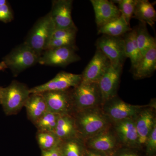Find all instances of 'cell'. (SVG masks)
Segmentation results:
<instances>
[{
  "instance_id": "13",
  "label": "cell",
  "mask_w": 156,
  "mask_h": 156,
  "mask_svg": "<svg viewBox=\"0 0 156 156\" xmlns=\"http://www.w3.org/2000/svg\"><path fill=\"white\" fill-rule=\"evenodd\" d=\"M73 2L72 0H56L52 2L49 13L55 29L76 27L72 17Z\"/></svg>"
},
{
  "instance_id": "12",
  "label": "cell",
  "mask_w": 156,
  "mask_h": 156,
  "mask_svg": "<svg viewBox=\"0 0 156 156\" xmlns=\"http://www.w3.org/2000/svg\"><path fill=\"white\" fill-rule=\"evenodd\" d=\"M123 67L111 65L98 82L102 105L116 96Z\"/></svg>"
},
{
  "instance_id": "11",
  "label": "cell",
  "mask_w": 156,
  "mask_h": 156,
  "mask_svg": "<svg viewBox=\"0 0 156 156\" xmlns=\"http://www.w3.org/2000/svg\"><path fill=\"white\" fill-rule=\"evenodd\" d=\"M72 89L41 93L47 103L48 111L59 115H72L73 109Z\"/></svg>"
},
{
  "instance_id": "20",
  "label": "cell",
  "mask_w": 156,
  "mask_h": 156,
  "mask_svg": "<svg viewBox=\"0 0 156 156\" xmlns=\"http://www.w3.org/2000/svg\"><path fill=\"white\" fill-rule=\"evenodd\" d=\"M54 132L61 141L77 137L74 119L73 115H59Z\"/></svg>"
},
{
  "instance_id": "33",
  "label": "cell",
  "mask_w": 156,
  "mask_h": 156,
  "mask_svg": "<svg viewBox=\"0 0 156 156\" xmlns=\"http://www.w3.org/2000/svg\"><path fill=\"white\" fill-rule=\"evenodd\" d=\"M112 156H140L137 152L133 148L120 147Z\"/></svg>"
},
{
  "instance_id": "9",
  "label": "cell",
  "mask_w": 156,
  "mask_h": 156,
  "mask_svg": "<svg viewBox=\"0 0 156 156\" xmlns=\"http://www.w3.org/2000/svg\"><path fill=\"white\" fill-rule=\"evenodd\" d=\"M82 82V75L62 71L44 84L30 89V94L42 93L48 91H64L73 89Z\"/></svg>"
},
{
  "instance_id": "26",
  "label": "cell",
  "mask_w": 156,
  "mask_h": 156,
  "mask_svg": "<svg viewBox=\"0 0 156 156\" xmlns=\"http://www.w3.org/2000/svg\"><path fill=\"white\" fill-rule=\"evenodd\" d=\"M36 140L41 151L51 149L61 142L54 132L49 131H37Z\"/></svg>"
},
{
  "instance_id": "22",
  "label": "cell",
  "mask_w": 156,
  "mask_h": 156,
  "mask_svg": "<svg viewBox=\"0 0 156 156\" xmlns=\"http://www.w3.org/2000/svg\"><path fill=\"white\" fill-rule=\"evenodd\" d=\"M132 29L122 15L117 19L98 29V34L109 36L119 37L131 31Z\"/></svg>"
},
{
  "instance_id": "6",
  "label": "cell",
  "mask_w": 156,
  "mask_h": 156,
  "mask_svg": "<svg viewBox=\"0 0 156 156\" xmlns=\"http://www.w3.org/2000/svg\"><path fill=\"white\" fill-rule=\"evenodd\" d=\"M147 105H132L116 96L103 104L101 108L112 124H114L123 120L135 119Z\"/></svg>"
},
{
  "instance_id": "32",
  "label": "cell",
  "mask_w": 156,
  "mask_h": 156,
  "mask_svg": "<svg viewBox=\"0 0 156 156\" xmlns=\"http://www.w3.org/2000/svg\"><path fill=\"white\" fill-rule=\"evenodd\" d=\"M14 19L13 12L8 4L0 6V21L5 23L11 22Z\"/></svg>"
},
{
  "instance_id": "27",
  "label": "cell",
  "mask_w": 156,
  "mask_h": 156,
  "mask_svg": "<svg viewBox=\"0 0 156 156\" xmlns=\"http://www.w3.org/2000/svg\"><path fill=\"white\" fill-rule=\"evenodd\" d=\"M59 115L48 111L34 125L37 131L54 132Z\"/></svg>"
},
{
  "instance_id": "2",
  "label": "cell",
  "mask_w": 156,
  "mask_h": 156,
  "mask_svg": "<svg viewBox=\"0 0 156 156\" xmlns=\"http://www.w3.org/2000/svg\"><path fill=\"white\" fill-rule=\"evenodd\" d=\"M30 89L25 84L16 80L3 88L1 105L6 115H13L20 111L30 95Z\"/></svg>"
},
{
  "instance_id": "1",
  "label": "cell",
  "mask_w": 156,
  "mask_h": 156,
  "mask_svg": "<svg viewBox=\"0 0 156 156\" xmlns=\"http://www.w3.org/2000/svg\"><path fill=\"white\" fill-rule=\"evenodd\" d=\"M74 119L78 136L85 140L112 126L101 106L75 112Z\"/></svg>"
},
{
  "instance_id": "8",
  "label": "cell",
  "mask_w": 156,
  "mask_h": 156,
  "mask_svg": "<svg viewBox=\"0 0 156 156\" xmlns=\"http://www.w3.org/2000/svg\"><path fill=\"white\" fill-rule=\"evenodd\" d=\"M76 51V46L45 50L39 57L38 63L42 65L65 67L80 60Z\"/></svg>"
},
{
  "instance_id": "19",
  "label": "cell",
  "mask_w": 156,
  "mask_h": 156,
  "mask_svg": "<svg viewBox=\"0 0 156 156\" xmlns=\"http://www.w3.org/2000/svg\"><path fill=\"white\" fill-rule=\"evenodd\" d=\"M24 107L28 119L33 124L48 111L47 103L41 93L30 94Z\"/></svg>"
},
{
  "instance_id": "17",
  "label": "cell",
  "mask_w": 156,
  "mask_h": 156,
  "mask_svg": "<svg viewBox=\"0 0 156 156\" xmlns=\"http://www.w3.org/2000/svg\"><path fill=\"white\" fill-rule=\"evenodd\" d=\"M135 119H129L114 123V132L120 144L126 147H138V137Z\"/></svg>"
},
{
  "instance_id": "36",
  "label": "cell",
  "mask_w": 156,
  "mask_h": 156,
  "mask_svg": "<svg viewBox=\"0 0 156 156\" xmlns=\"http://www.w3.org/2000/svg\"><path fill=\"white\" fill-rule=\"evenodd\" d=\"M8 68L5 62L3 61L0 62V71L5 70L6 69Z\"/></svg>"
},
{
  "instance_id": "3",
  "label": "cell",
  "mask_w": 156,
  "mask_h": 156,
  "mask_svg": "<svg viewBox=\"0 0 156 156\" xmlns=\"http://www.w3.org/2000/svg\"><path fill=\"white\" fill-rule=\"evenodd\" d=\"M55 29L50 13H48L38 20L23 43L40 56L46 50Z\"/></svg>"
},
{
  "instance_id": "35",
  "label": "cell",
  "mask_w": 156,
  "mask_h": 156,
  "mask_svg": "<svg viewBox=\"0 0 156 156\" xmlns=\"http://www.w3.org/2000/svg\"><path fill=\"white\" fill-rule=\"evenodd\" d=\"M85 156H110L102 153L89 149L87 148Z\"/></svg>"
},
{
  "instance_id": "15",
  "label": "cell",
  "mask_w": 156,
  "mask_h": 156,
  "mask_svg": "<svg viewBox=\"0 0 156 156\" xmlns=\"http://www.w3.org/2000/svg\"><path fill=\"white\" fill-rule=\"evenodd\" d=\"M152 105H147L135 119V126L138 137V147L145 146L148 136L156 124L155 114Z\"/></svg>"
},
{
  "instance_id": "21",
  "label": "cell",
  "mask_w": 156,
  "mask_h": 156,
  "mask_svg": "<svg viewBox=\"0 0 156 156\" xmlns=\"http://www.w3.org/2000/svg\"><path fill=\"white\" fill-rule=\"evenodd\" d=\"M140 23L154 26L156 20V11L148 0H136L133 17Z\"/></svg>"
},
{
  "instance_id": "37",
  "label": "cell",
  "mask_w": 156,
  "mask_h": 156,
  "mask_svg": "<svg viewBox=\"0 0 156 156\" xmlns=\"http://www.w3.org/2000/svg\"><path fill=\"white\" fill-rule=\"evenodd\" d=\"M8 4L7 1L5 0H0V6Z\"/></svg>"
},
{
  "instance_id": "31",
  "label": "cell",
  "mask_w": 156,
  "mask_h": 156,
  "mask_svg": "<svg viewBox=\"0 0 156 156\" xmlns=\"http://www.w3.org/2000/svg\"><path fill=\"white\" fill-rule=\"evenodd\" d=\"M145 146L147 155L148 156H154L156 153V124L148 136Z\"/></svg>"
},
{
  "instance_id": "23",
  "label": "cell",
  "mask_w": 156,
  "mask_h": 156,
  "mask_svg": "<svg viewBox=\"0 0 156 156\" xmlns=\"http://www.w3.org/2000/svg\"><path fill=\"white\" fill-rule=\"evenodd\" d=\"M124 40L126 57L130 59L131 69H133L142 57L136 42L135 29L126 34Z\"/></svg>"
},
{
  "instance_id": "14",
  "label": "cell",
  "mask_w": 156,
  "mask_h": 156,
  "mask_svg": "<svg viewBox=\"0 0 156 156\" xmlns=\"http://www.w3.org/2000/svg\"><path fill=\"white\" fill-rule=\"evenodd\" d=\"M111 65L108 58L96 48L94 56L81 74L82 82L98 83Z\"/></svg>"
},
{
  "instance_id": "38",
  "label": "cell",
  "mask_w": 156,
  "mask_h": 156,
  "mask_svg": "<svg viewBox=\"0 0 156 156\" xmlns=\"http://www.w3.org/2000/svg\"><path fill=\"white\" fill-rule=\"evenodd\" d=\"M3 88L2 87H0V104L1 103V101H2V95Z\"/></svg>"
},
{
  "instance_id": "25",
  "label": "cell",
  "mask_w": 156,
  "mask_h": 156,
  "mask_svg": "<svg viewBox=\"0 0 156 156\" xmlns=\"http://www.w3.org/2000/svg\"><path fill=\"white\" fill-rule=\"evenodd\" d=\"M60 147L62 156H85L87 150L83 140L78 136L62 141Z\"/></svg>"
},
{
  "instance_id": "34",
  "label": "cell",
  "mask_w": 156,
  "mask_h": 156,
  "mask_svg": "<svg viewBox=\"0 0 156 156\" xmlns=\"http://www.w3.org/2000/svg\"><path fill=\"white\" fill-rule=\"evenodd\" d=\"M41 156H62L60 144L51 149L42 151Z\"/></svg>"
},
{
  "instance_id": "30",
  "label": "cell",
  "mask_w": 156,
  "mask_h": 156,
  "mask_svg": "<svg viewBox=\"0 0 156 156\" xmlns=\"http://www.w3.org/2000/svg\"><path fill=\"white\" fill-rule=\"evenodd\" d=\"M76 38L52 39L46 50L64 47H76Z\"/></svg>"
},
{
  "instance_id": "7",
  "label": "cell",
  "mask_w": 156,
  "mask_h": 156,
  "mask_svg": "<svg viewBox=\"0 0 156 156\" xmlns=\"http://www.w3.org/2000/svg\"><path fill=\"white\" fill-rule=\"evenodd\" d=\"M96 46L108 58L112 65L123 66L127 58L124 38L102 35L97 40Z\"/></svg>"
},
{
  "instance_id": "24",
  "label": "cell",
  "mask_w": 156,
  "mask_h": 156,
  "mask_svg": "<svg viewBox=\"0 0 156 156\" xmlns=\"http://www.w3.org/2000/svg\"><path fill=\"white\" fill-rule=\"evenodd\" d=\"M135 29L136 43L142 56L153 46L156 45L155 39L149 33L145 23H140Z\"/></svg>"
},
{
  "instance_id": "5",
  "label": "cell",
  "mask_w": 156,
  "mask_h": 156,
  "mask_svg": "<svg viewBox=\"0 0 156 156\" xmlns=\"http://www.w3.org/2000/svg\"><path fill=\"white\" fill-rule=\"evenodd\" d=\"M40 56L24 43L16 47L3 58L8 68L14 76L38 63Z\"/></svg>"
},
{
  "instance_id": "18",
  "label": "cell",
  "mask_w": 156,
  "mask_h": 156,
  "mask_svg": "<svg viewBox=\"0 0 156 156\" xmlns=\"http://www.w3.org/2000/svg\"><path fill=\"white\" fill-rule=\"evenodd\" d=\"M156 69V45H154L142 56L137 65L133 69V77L141 80L149 77Z\"/></svg>"
},
{
  "instance_id": "16",
  "label": "cell",
  "mask_w": 156,
  "mask_h": 156,
  "mask_svg": "<svg viewBox=\"0 0 156 156\" xmlns=\"http://www.w3.org/2000/svg\"><path fill=\"white\" fill-rule=\"evenodd\" d=\"M98 28L119 18L121 15L118 7L113 2L108 0H91Z\"/></svg>"
},
{
  "instance_id": "4",
  "label": "cell",
  "mask_w": 156,
  "mask_h": 156,
  "mask_svg": "<svg viewBox=\"0 0 156 156\" xmlns=\"http://www.w3.org/2000/svg\"><path fill=\"white\" fill-rule=\"evenodd\" d=\"M72 96L73 113L102 105L98 83L81 82L78 86L72 89Z\"/></svg>"
},
{
  "instance_id": "29",
  "label": "cell",
  "mask_w": 156,
  "mask_h": 156,
  "mask_svg": "<svg viewBox=\"0 0 156 156\" xmlns=\"http://www.w3.org/2000/svg\"><path fill=\"white\" fill-rule=\"evenodd\" d=\"M78 29L76 27L71 28L55 29L51 39L76 38Z\"/></svg>"
},
{
  "instance_id": "28",
  "label": "cell",
  "mask_w": 156,
  "mask_h": 156,
  "mask_svg": "<svg viewBox=\"0 0 156 156\" xmlns=\"http://www.w3.org/2000/svg\"><path fill=\"white\" fill-rule=\"evenodd\" d=\"M113 2L118 4L117 7L121 15L124 17L127 23L130 25V21L133 17L136 0H118Z\"/></svg>"
},
{
  "instance_id": "10",
  "label": "cell",
  "mask_w": 156,
  "mask_h": 156,
  "mask_svg": "<svg viewBox=\"0 0 156 156\" xmlns=\"http://www.w3.org/2000/svg\"><path fill=\"white\" fill-rule=\"evenodd\" d=\"M112 126L101 131L84 141L86 147L89 149L112 156L120 147V143L111 129Z\"/></svg>"
}]
</instances>
